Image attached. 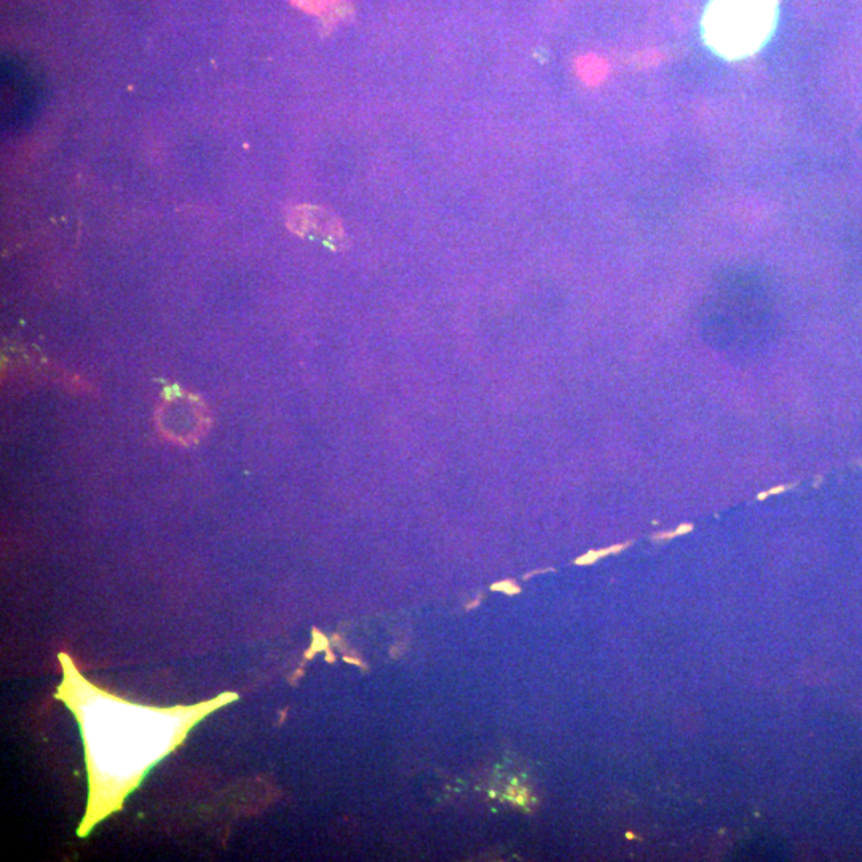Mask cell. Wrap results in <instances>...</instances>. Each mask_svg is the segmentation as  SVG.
<instances>
[{
	"label": "cell",
	"instance_id": "6da1fadb",
	"mask_svg": "<svg viewBox=\"0 0 862 862\" xmlns=\"http://www.w3.org/2000/svg\"><path fill=\"white\" fill-rule=\"evenodd\" d=\"M63 681L55 698L79 722L88 773V802L77 835L87 837L104 819L122 810L147 773L186 743L203 719L235 703L226 692L192 706L155 708L123 700L80 673L74 658L61 652Z\"/></svg>",
	"mask_w": 862,
	"mask_h": 862
},
{
	"label": "cell",
	"instance_id": "7a4b0ae2",
	"mask_svg": "<svg viewBox=\"0 0 862 862\" xmlns=\"http://www.w3.org/2000/svg\"><path fill=\"white\" fill-rule=\"evenodd\" d=\"M778 0H711L703 15L706 44L728 60L754 55L778 23Z\"/></svg>",
	"mask_w": 862,
	"mask_h": 862
},
{
	"label": "cell",
	"instance_id": "3957f363",
	"mask_svg": "<svg viewBox=\"0 0 862 862\" xmlns=\"http://www.w3.org/2000/svg\"><path fill=\"white\" fill-rule=\"evenodd\" d=\"M205 420L202 404L189 395H171L160 409V428L184 443L202 435Z\"/></svg>",
	"mask_w": 862,
	"mask_h": 862
},
{
	"label": "cell",
	"instance_id": "277c9868",
	"mask_svg": "<svg viewBox=\"0 0 862 862\" xmlns=\"http://www.w3.org/2000/svg\"><path fill=\"white\" fill-rule=\"evenodd\" d=\"M289 229L301 237L317 238L331 248H339L345 240L339 219L315 206H297L288 219Z\"/></svg>",
	"mask_w": 862,
	"mask_h": 862
},
{
	"label": "cell",
	"instance_id": "5b68a950",
	"mask_svg": "<svg viewBox=\"0 0 862 862\" xmlns=\"http://www.w3.org/2000/svg\"><path fill=\"white\" fill-rule=\"evenodd\" d=\"M789 487L791 486L775 487V489H772V491L765 492V494H760L759 499H765V497H768V495L779 494V492L786 491V489H789Z\"/></svg>",
	"mask_w": 862,
	"mask_h": 862
}]
</instances>
